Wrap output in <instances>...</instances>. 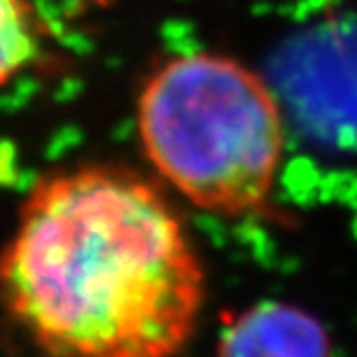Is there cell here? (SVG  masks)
Returning <instances> with one entry per match:
<instances>
[{
	"label": "cell",
	"mask_w": 357,
	"mask_h": 357,
	"mask_svg": "<svg viewBox=\"0 0 357 357\" xmlns=\"http://www.w3.org/2000/svg\"><path fill=\"white\" fill-rule=\"evenodd\" d=\"M204 297L183 218L123 165L45 174L0 248V306L45 357H178Z\"/></svg>",
	"instance_id": "obj_1"
},
{
	"label": "cell",
	"mask_w": 357,
	"mask_h": 357,
	"mask_svg": "<svg viewBox=\"0 0 357 357\" xmlns=\"http://www.w3.org/2000/svg\"><path fill=\"white\" fill-rule=\"evenodd\" d=\"M42 49L45 35L31 0H0V89L28 73Z\"/></svg>",
	"instance_id": "obj_4"
},
{
	"label": "cell",
	"mask_w": 357,
	"mask_h": 357,
	"mask_svg": "<svg viewBox=\"0 0 357 357\" xmlns=\"http://www.w3.org/2000/svg\"><path fill=\"white\" fill-rule=\"evenodd\" d=\"M216 357H334L325 325L288 302H258L227 318Z\"/></svg>",
	"instance_id": "obj_3"
},
{
	"label": "cell",
	"mask_w": 357,
	"mask_h": 357,
	"mask_svg": "<svg viewBox=\"0 0 357 357\" xmlns=\"http://www.w3.org/2000/svg\"><path fill=\"white\" fill-rule=\"evenodd\" d=\"M149 165L192 206L213 216L265 209L283 158L274 93L244 63L213 52L160 61L135 102Z\"/></svg>",
	"instance_id": "obj_2"
},
{
	"label": "cell",
	"mask_w": 357,
	"mask_h": 357,
	"mask_svg": "<svg viewBox=\"0 0 357 357\" xmlns=\"http://www.w3.org/2000/svg\"><path fill=\"white\" fill-rule=\"evenodd\" d=\"M70 5H84V7H105L114 3V0H66Z\"/></svg>",
	"instance_id": "obj_5"
}]
</instances>
